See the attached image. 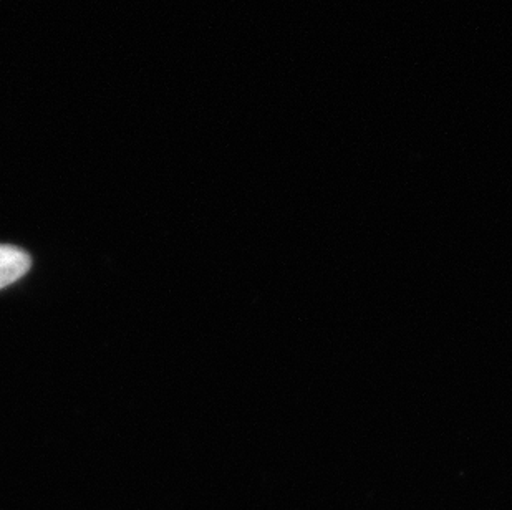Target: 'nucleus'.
<instances>
[{
    "label": "nucleus",
    "mask_w": 512,
    "mask_h": 510,
    "mask_svg": "<svg viewBox=\"0 0 512 510\" xmlns=\"http://www.w3.org/2000/svg\"><path fill=\"white\" fill-rule=\"evenodd\" d=\"M30 255L22 249L0 244V289L14 284L29 272Z\"/></svg>",
    "instance_id": "nucleus-1"
}]
</instances>
